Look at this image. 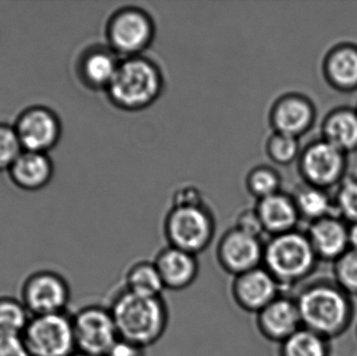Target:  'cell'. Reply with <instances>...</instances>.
<instances>
[{"instance_id": "1", "label": "cell", "mask_w": 357, "mask_h": 356, "mask_svg": "<svg viewBox=\"0 0 357 356\" xmlns=\"http://www.w3.org/2000/svg\"><path fill=\"white\" fill-rule=\"evenodd\" d=\"M295 299L303 327L328 340L343 336L354 323L352 297L333 279H319L304 286Z\"/></svg>"}, {"instance_id": "2", "label": "cell", "mask_w": 357, "mask_h": 356, "mask_svg": "<svg viewBox=\"0 0 357 356\" xmlns=\"http://www.w3.org/2000/svg\"><path fill=\"white\" fill-rule=\"evenodd\" d=\"M119 339L146 349L165 336L169 324V309L163 297H144L121 286L108 304Z\"/></svg>"}, {"instance_id": "3", "label": "cell", "mask_w": 357, "mask_h": 356, "mask_svg": "<svg viewBox=\"0 0 357 356\" xmlns=\"http://www.w3.org/2000/svg\"><path fill=\"white\" fill-rule=\"evenodd\" d=\"M319 259L306 232L271 236L264 242L262 267L275 278L283 293L312 275Z\"/></svg>"}, {"instance_id": "4", "label": "cell", "mask_w": 357, "mask_h": 356, "mask_svg": "<svg viewBox=\"0 0 357 356\" xmlns=\"http://www.w3.org/2000/svg\"><path fill=\"white\" fill-rule=\"evenodd\" d=\"M163 85L160 68L152 60L140 54L121 60L106 91L109 100L117 108L139 111L158 100Z\"/></svg>"}, {"instance_id": "5", "label": "cell", "mask_w": 357, "mask_h": 356, "mask_svg": "<svg viewBox=\"0 0 357 356\" xmlns=\"http://www.w3.org/2000/svg\"><path fill=\"white\" fill-rule=\"evenodd\" d=\"M215 234V222L206 207H172L165 221L167 246L199 255L207 250Z\"/></svg>"}, {"instance_id": "6", "label": "cell", "mask_w": 357, "mask_h": 356, "mask_svg": "<svg viewBox=\"0 0 357 356\" xmlns=\"http://www.w3.org/2000/svg\"><path fill=\"white\" fill-rule=\"evenodd\" d=\"M18 298L31 317L67 313L71 288L66 278L52 269H39L25 276Z\"/></svg>"}, {"instance_id": "7", "label": "cell", "mask_w": 357, "mask_h": 356, "mask_svg": "<svg viewBox=\"0 0 357 356\" xmlns=\"http://www.w3.org/2000/svg\"><path fill=\"white\" fill-rule=\"evenodd\" d=\"M31 356H70L77 351L71 315L33 316L22 336Z\"/></svg>"}, {"instance_id": "8", "label": "cell", "mask_w": 357, "mask_h": 356, "mask_svg": "<svg viewBox=\"0 0 357 356\" xmlns=\"http://www.w3.org/2000/svg\"><path fill=\"white\" fill-rule=\"evenodd\" d=\"M77 350L107 356L119 341L114 318L108 305H84L71 315Z\"/></svg>"}, {"instance_id": "9", "label": "cell", "mask_w": 357, "mask_h": 356, "mask_svg": "<svg viewBox=\"0 0 357 356\" xmlns=\"http://www.w3.org/2000/svg\"><path fill=\"white\" fill-rule=\"evenodd\" d=\"M154 36L152 17L139 8L116 10L107 25V38L111 49L125 58L140 56L152 43Z\"/></svg>"}, {"instance_id": "10", "label": "cell", "mask_w": 357, "mask_h": 356, "mask_svg": "<svg viewBox=\"0 0 357 356\" xmlns=\"http://www.w3.org/2000/svg\"><path fill=\"white\" fill-rule=\"evenodd\" d=\"M298 163L305 184L314 187L329 190L346 178L347 155L322 138L310 142L302 150Z\"/></svg>"}, {"instance_id": "11", "label": "cell", "mask_w": 357, "mask_h": 356, "mask_svg": "<svg viewBox=\"0 0 357 356\" xmlns=\"http://www.w3.org/2000/svg\"><path fill=\"white\" fill-rule=\"evenodd\" d=\"M264 249L261 238L233 227L222 234L216 245V263L225 273L235 277L261 267Z\"/></svg>"}, {"instance_id": "12", "label": "cell", "mask_w": 357, "mask_h": 356, "mask_svg": "<svg viewBox=\"0 0 357 356\" xmlns=\"http://www.w3.org/2000/svg\"><path fill=\"white\" fill-rule=\"evenodd\" d=\"M14 129L23 150L44 154L58 144L62 134L58 115L44 106L29 107L22 111Z\"/></svg>"}, {"instance_id": "13", "label": "cell", "mask_w": 357, "mask_h": 356, "mask_svg": "<svg viewBox=\"0 0 357 356\" xmlns=\"http://www.w3.org/2000/svg\"><path fill=\"white\" fill-rule=\"evenodd\" d=\"M230 292L239 309L255 316L283 294L278 282L262 265L233 277Z\"/></svg>"}, {"instance_id": "14", "label": "cell", "mask_w": 357, "mask_h": 356, "mask_svg": "<svg viewBox=\"0 0 357 356\" xmlns=\"http://www.w3.org/2000/svg\"><path fill=\"white\" fill-rule=\"evenodd\" d=\"M317 109L307 96L287 93L273 105L270 113L274 132L300 138L310 131L316 123Z\"/></svg>"}, {"instance_id": "15", "label": "cell", "mask_w": 357, "mask_h": 356, "mask_svg": "<svg viewBox=\"0 0 357 356\" xmlns=\"http://www.w3.org/2000/svg\"><path fill=\"white\" fill-rule=\"evenodd\" d=\"M255 324L262 338L279 345L303 327L295 297L284 293L256 315Z\"/></svg>"}, {"instance_id": "16", "label": "cell", "mask_w": 357, "mask_h": 356, "mask_svg": "<svg viewBox=\"0 0 357 356\" xmlns=\"http://www.w3.org/2000/svg\"><path fill=\"white\" fill-rule=\"evenodd\" d=\"M349 224L337 215H328L312 222L307 234L319 261L335 263L349 250Z\"/></svg>"}, {"instance_id": "17", "label": "cell", "mask_w": 357, "mask_h": 356, "mask_svg": "<svg viewBox=\"0 0 357 356\" xmlns=\"http://www.w3.org/2000/svg\"><path fill=\"white\" fill-rule=\"evenodd\" d=\"M165 291L180 292L190 288L199 277L197 255L167 246L157 253L154 261Z\"/></svg>"}, {"instance_id": "18", "label": "cell", "mask_w": 357, "mask_h": 356, "mask_svg": "<svg viewBox=\"0 0 357 356\" xmlns=\"http://www.w3.org/2000/svg\"><path fill=\"white\" fill-rule=\"evenodd\" d=\"M325 81L337 91L357 90V45L339 43L328 50L322 65Z\"/></svg>"}, {"instance_id": "19", "label": "cell", "mask_w": 357, "mask_h": 356, "mask_svg": "<svg viewBox=\"0 0 357 356\" xmlns=\"http://www.w3.org/2000/svg\"><path fill=\"white\" fill-rule=\"evenodd\" d=\"M255 209L261 221L264 233L270 236L297 230L296 228L301 219L293 196L284 192H277L258 201Z\"/></svg>"}, {"instance_id": "20", "label": "cell", "mask_w": 357, "mask_h": 356, "mask_svg": "<svg viewBox=\"0 0 357 356\" xmlns=\"http://www.w3.org/2000/svg\"><path fill=\"white\" fill-rule=\"evenodd\" d=\"M8 171L15 185L33 192L50 183L54 175V165L47 154L23 150Z\"/></svg>"}, {"instance_id": "21", "label": "cell", "mask_w": 357, "mask_h": 356, "mask_svg": "<svg viewBox=\"0 0 357 356\" xmlns=\"http://www.w3.org/2000/svg\"><path fill=\"white\" fill-rule=\"evenodd\" d=\"M322 139L348 155L357 150V110L340 107L325 116L321 125Z\"/></svg>"}, {"instance_id": "22", "label": "cell", "mask_w": 357, "mask_h": 356, "mask_svg": "<svg viewBox=\"0 0 357 356\" xmlns=\"http://www.w3.org/2000/svg\"><path fill=\"white\" fill-rule=\"evenodd\" d=\"M121 60L111 48L94 47L82 56L79 75L92 89H107L114 77Z\"/></svg>"}, {"instance_id": "23", "label": "cell", "mask_w": 357, "mask_h": 356, "mask_svg": "<svg viewBox=\"0 0 357 356\" xmlns=\"http://www.w3.org/2000/svg\"><path fill=\"white\" fill-rule=\"evenodd\" d=\"M123 288L144 297H163L165 291L153 261H138L132 263L126 271Z\"/></svg>"}, {"instance_id": "24", "label": "cell", "mask_w": 357, "mask_h": 356, "mask_svg": "<svg viewBox=\"0 0 357 356\" xmlns=\"http://www.w3.org/2000/svg\"><path fill=\"white\" fill-rule=\"evenodd\" d=\"M293 198L300 217L307 219L310 223L328 215H337L335 200L329 194L328 190L304 183L298 187Z\"/></svg>"}, {"instance_id": "25", "label": "cell", "mask_w": 357, "mask_h": 356, "mask_svg": "<svg viewBox=\"0 0 357 356\" xmlns=\"http://www.w3.org/2000/svg\"><path fill=\"white\" fill-rule=\"evenodd\" d=\"M329 341L312 330L301 327L279 345V356H331Z\"/></svg>"}, {"instance_id": "26", "label": "cell", "mask_w": 357, "mask_h": 356, "mask_svg": "<svg viewBox=\"0 0 357 356\" xmlns=\"http://www.w3.org/2000/svg\"><path fill=\"white\" fill-rule=\"evenodd\" d=\"M31 318L18 297L0 295V338H21Z\"/></svg>"}, {"instance_id": "27", "label": "cell", "mask_w": 357, "mask_h": 356, "mask_svg": "<svg viewBox=\"0 0 357 356\" xmlns=\"http://www.w3.org/2000/svg\"><path fill=\"white\" fill-rule=\"evenodd\" d=\"M281 178L276 169L270 167H256L248 173L247 188L258 200L280 192Z\"/></svg>"}, {"instance_id": "28", "label": "cell", "mask_w": 357, "mask_h": 356, "mask_svg": "<svg viewBox=\"0 0 357 356\" xmlns=\"http://www.w3.org/2000/svg\"><path fill=\"white\" fill-rule=\"evenodd\" d=\"M299 138L274 132L266 141V154L278 165H289L301 155Z\"/></svg>"}, {"instance_id": "29", "label": "cell", "mask_w": 357, "mask_h": 356, "mask_svg": "<svg viewBox=\"0 0 357 356\" xmlns=\"http://www.w3.org/2000/svg\"><path fill=\"white\" fill-rule=\"evenodd\" d=\"M335 215L346 223H357V179L345 178L337 186L335 196Z\"/></svg>"}, {"instance_id": "30", "label": "cell", "mask_w": 357, "mask_h": 356, "mask_svg": "<svg viewBox=\"0 0 357 356\" xmlns=\"http://www.w3.org/2000/svg\"><path fill=\"white\" fill-rule=\"evenodd\" d=\"M333 280L350 297H357V251L349 249L333 263Z\"/></svg>"}, {"instance_id": "31", "label": "cell", "mask_w": 357, "mask_h": 356, "mask_svg": "<svg viewBox=\"0 0 357 356\" xmlns=\"http://www.w3.org/2000/svg\"><path fill=\"white\" fill-rule=\"evenodd\" d=\"M22 152L14 125L0 123V171H8Z\"/></svg>"}, {"instance_id": "32", "label": "cell", "mask_w": 357, "mask_h": 356, "mask_svg": "<svg viewBox=\"0 0 357 356\" xmlns=\"http://www.w3.org/2000/svg\"><path fill=\"white\" fill-rule=\"evenodd\" d=\"M234 228L245 232V233L251 234V235L257 236V238H261V234L264 233L261 221H260L255 207L241 210L235 219Z\"/></svg>"}, {"instance_id": "33", "label": "cell", "mask_w": 357, "mask_h": 356, "mask_svg": "<svg viewBox=\"0 0 357 356\" xmlns=\"http://www.w3.org/2000/svg\"><path fill=\"white\" fill-rule=\"evenodd\" d=\"M203 194L199 188L193 185L181 186L173 196L172 207H197L204 206Z\"/></svg>"}, {"instance_id": "34", "label": "cell", "mask_w": 357, "mask_h": 356, "mask_svg": "<svg viewBox=\"0 0 357 356\" xmlns=\"http://www.w3.org/2000/svg\"><path fill=\"white\" fill-rule=\"evenodd\" d=\"M0 356H31L21 338H0Z\"/></svg>"}, {"instance_id": "35", "label": "cell", "mask_w": 357, "mask_h": 356, "mask_svg": "<svg viewBox=\"0 0 357 356\" xmlns=\"http://www.w3.org/2000/svg\"><path fill=\"white\" fill-rule=\"evenodd\" d=\"M107 356H146V349L119 339Z\"/></svg>"}, {"instance_id": "36", "label": "cell", "mask_w": 357, "mask_h": 356, "mask_svg": "<svg viewBox=\"0 0 357 356\" xmlns=\"http://www.w3.org/2000/svg\"><path fill=\"white\" fill-rule=\"evenodd\" d=\"M348 238H349L350 249L357 251V223L349 224Z\"/></svg>"}, {"instance_id": "37", "label": "cell", "mask_w": 357, "mask_h": 356, "mask_svg": "<svg viewBox=\"0 0 357 356\" xmlns=\"http://www.w3.org/2000/svg\"><path fill=\"white\" fill-rule=\"evenodd\" d=\"M70 356H96L93 355H89V353H83V351L77 350L73 353Z\"/></svg>"}, {"instance_id": "38", "label": "cell", "mask_w": 357, "mask_h": 356, "mask_svg": "<svg viewBox=\"0 0 357 356\" xmlns=\"http://www.w3.org/2000/svg\"><path fill=\"white\" fill-rule=\"evenodd\" d=\"M356 336H357V326H356Z\"/></svg>"}, {"instance_id": "39", "label": "cell", "mask_w": 357, "mask_h": 356, "mask_svg": "<svg viewBox=\"0 0 357 356\" xmlns=\"http://www.w3.org/2000/svg\"><path fill=\"white\" fill-rule=\"evenodd\" d=\"M356 110H357V109H356Z\"/></svg>"}]
</instances>
